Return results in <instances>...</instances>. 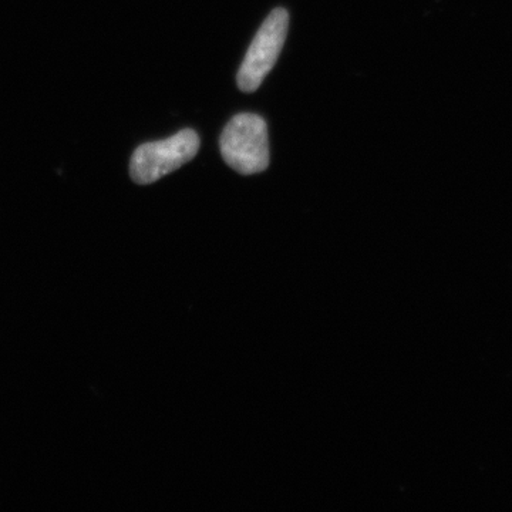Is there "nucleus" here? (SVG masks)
<instances>
[{"mask_svg":"<svg viewBox=\"0 0 512 512\" xmlns=\"http://www.w3.org/2000/svg\"><path fill=\"white\" fill-rule=\"evenodd\" d=\"M220 148L225 163L237 173H262L271 160L266 121L258 114H237L222 131Z\"/></svg>","mask_w":512,"mask_h":512,"instance_id":"nucleus-1","label":"nucleus"},{"mask_svg":"<svg viewBox=\"0 0 512 512\" xmlns=\"http://www.w3.org/2000/svg\"><path fill=\"white\" fill-rule=\"evenodd\" d=\"M200 137L191 128L178 131L161 141H151L137 147L130 161V175L134 183H156L190 163L200 150Z\"/></svg>","mask_w":512,"mask_h":512,"instance_id":"nucleus-2","label":"nucleus"},{"mask_svg":"<svg viewBox=\"0 0 512 512\" xmlns=\"http://www.w3.org/2000/svg\"><path fill=\"white\" fill-rule=\"evenodd\" d=\"M288 28V10L278 8L269 13L239 67L237 83L242 92H256L268 73L274 69L284 49Z\"/></svg>","mask_w":512,"mask_h":512,"instance_id":"nucleus-3","label":"nucleus"}]
</instances>
